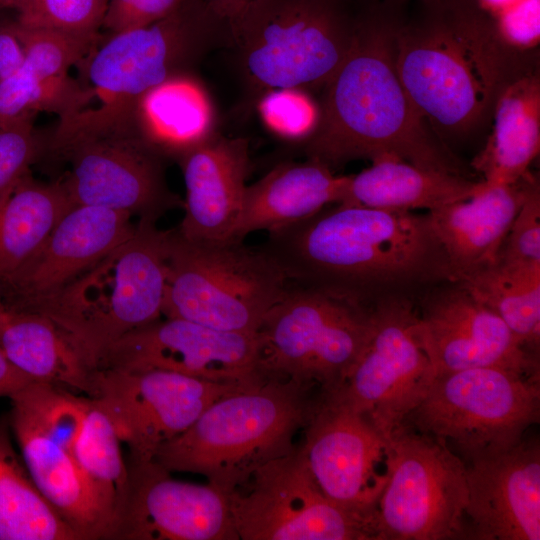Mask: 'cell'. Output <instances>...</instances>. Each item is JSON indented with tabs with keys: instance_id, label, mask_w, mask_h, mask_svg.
<instances>
[{
	"instance_id": "cell-1",
	"label": "cell",
	"mask_w": 540,
	"mask_h": 540,
	"mask_svg": "<svg viewBox=\"0 0 540 540\" xmlns=\"http://www.w3.org/2000/svg\"><path fill=\"white\" fill-rule=\"evenodd\" d=\"M262 249L288 283L366 305L455 283L428 213L338 204L269 232Z\"/></svg>"
},
{
	"instance_id": "cell-2",
	"label": "cell",
	"mask_w": 540,
	"mask_h": 540,
	"mask_svg": "<svg viewBox=\"0 0 540 540\" xmlns=\"http://www.w3.org/2000/svg\"><path fill=\"white\" fill-rule=\"evenodd\" d=\"M399 19L392 10L376 8L358 15L350 50L324 87L306 155L329 168L393 157L464 176L463 165L418 113L399 77Z\"/></svg>"
},
{
	"instance_id": "cell-3",
	"label": "cell",
	"mask_w": 540,
	"mask_h": 540,
	"mask_svg": "<svg viewBox=\"0 0 540 540\" xmlns=\"http://www.w3.org/2000/svg\"><path fill=\"white\" fill-rule=\"evenodd\" d=\"M422 2L415 18L399 19L397 71L433 132L463 138L485 124L504 86L527 70L476 0Z\"/></svg>"
},
{
	"instance_id": "cell-4",
	"label": "cell",
	"mask_w": 540,
	"mask_h": 540,
	"mask_svg": "<svg viewBox=\"0 0 540 540\" xmlns=\"http://www.w3.org/2000/svg\"><path fill=\"white\" fill-rule=\"evenodd\" d=\"M322 393L291 380L266 379L209 405L154 461L170 472L207 478L227 495L262 465L291 453Z\"/></svg>"
},
{
	"instance_id": "cell-5",
	"label": "cell",
	"mask_w": 540,
	"mask_h": 540,
	"mask_svg": "<svg viewBox=\"0 0 540 540\" xmlns=\"http://www.w3.org/2000/svg\"><path fill=\"white\" fill-rule=\"evenodd\" d=\"M167 238L155 219L140 218L124 243L25 311L51 319L95 370L112 343L161 318Z\"/></svg>"
},
{
	"instance_id": "cell-6",
	"label": "cell",
	"mask_w": 540,
	"mask_h": 540,
	"mask_svg": "<svg viewBox=\"0 0 540 540\" xmlns=\"http://www.w3.org/2000/svg\"><path fill=\"white\" fill-rule=\"evenodd\" d=\"M135 106L102 103L59 117L49 147L70 164L62 184L73 205L157 220L179 204L166 183L165 157L143 134Z\"/></svg>"
},
{
	"instance_id": "cell-7",
	"label": "cell",
	"mask_w": 540,
	"mask_h": 540,
	"mask_svg": "<svg viewBox=\"0 0 540 540\" xmlns=\"http://www.w3.org/2000/svg\"><path fill=\"white\" fill-rule=\"evenodd\" d=\"M347 0H250L230 21L232 44L255 90L324 88L352 45Z\"/></svg>"
},
{
	"instance_id": "cell-8",
	"label": "cell",
	"mask_w": 540,
	"mask_h": 540,
	"mask_svg": "<svg viewBox=\"0 0 540 540\" xmlns=\"http://www.w3.org/2000/svg\"><path fill=\"white\" fill-rule=\"evenodd\" d=\"M162 316L216 330L256 333L288 281L262 249L243 240H191L168 230Z\"/></svg>"
},
{
	"instance_id": "cell-9",
	"label": "cell",
	"mask_w": 540,
	"mask_h": 540,
	"mask_svg": "<svg viewBox=\"0 0 540 540\" xmlns=\"http://www.w3.org/2000/svg\"><path fill=\"white\" fill-rule=\"evenodd\" d=\"M371 329V305L288 283L256 332L259 370L265 379L332 393L352 370Z\"/></svg>"
},
{
	"instance_id": "cell-10",
	"label": "cell",
	"mask_w": 540,
	"mask_h": 540,
	"mask_svg": "<svg viewBox=\"0 0 540 540\" xmlns=\"http://www.w3.org/2000/svg\"><path fill=\"white\" fill-rule=\"evenodd\" d=\"M540 422V375L481 367L436 376L408 427L443 440L468 464L517 445Z\"/></svg>"
},
{
	"instance_id": "cell-11",
	"label": "cell",
	"mask_w": 540,
	"mask_h": 540,
	"mask_svg": "<svg viewBox=\"0 0 540 540\" xmlns=\"http://www.w3.org/2000/svg\"><path fill=\"white\" fill-rule=\"evenodd\" d=\"M8 398L12 436L37 489L78 540H110L111 523L73 453L85 396L33 381Z\"/></svg>"
},
{
	"instance_id": "cell-12",
	"label": "cell",
	"mask_w": 540,
	"mask_h": 540,
	"mask_svg": "<svg viewBox=\"0 0 540 540\" xmlns=\"http://www.w3.org/2000/svg\"><path fill=\"white\" fill-rule=\"evenodd\" d=\"M221 44H232L228 20L207 0H185L150 25L99 41L84 59L90 90L102 103L135 105L151 88L191 73L207 52Z\"/></svg>"
},
{
	"instance_id": "cell-13",
	"label": "cell",
	"mask_w": 540,
	"mask_h": 540,
	"mask_svg": "<svg viewBox=\"0 0 540 540\" xmlns=\"http://www.w3.org/2000/svg\"><path fill=\"white\" fill-rule=\"evenodd\" d=\"M376 506L377 540L466 539V464L441 439L401 427Z\"/></svg>"
},
{
	"instance_id": "cell-14",
	"label": "cell",
	"mask_w": 540,
	"mask_h": 540,
	"mask_svg": "<svg viewBox=\"0 0 540 540\" xmlns=\"http://www.w3.org/2000/svg\"><path fill=\"white\" fill-rule=\"evenodd\" d=\"M239 540H377L373 516L327 498L298 445L228 494Z\"/></svg>"
},
{
	"instance_id": "cell-15",
	"label": "cell",
	"mask_w": 540,
	"mask_h": 540,
	"mask_svg": "<svg viewBox=\"0 0 540 540\" xmlns=\"http://www.w3.org/2000/svg\"><path fill=\"white\" fill-rule=\"evenodd\" d=\"M369 339L343 383L329 394L362 414L386 438L400 429L427 394L435 374L415 331L409 297L372 305Z\"/></svg>"
},
{
	"instance_id": "cell-16",
	"label": "cell",
	"mask_w": 540,
	"mask_h": 540,
	"mask_svg": "<svg viewBox=\"0 0 540 540\" xmlns=\"http://www.w3.org/2000/svg\"><path fill=\"white\" fill-rule=\"evenodd\" d=\"M247 386L162 370L98 368L89 397L127 445L130 462L141 463L153 461L162 444L186 430L214 401Z\"/></svg>"
},
{
	"instance_id": "cell-17",
	"label": "cell",
	"mask_w": 540,
	"mask_h": 540,
	"mask_svg": "<svg viewBox=\"0 0 540 540\" xmlns=\"http://www.w3.org/2000/svg\"><path fill=\"white\" fill-rule=\"evenodd\" d=\"M162 370L211 382L252 385L266 379L256 333L216 330L181 318H159L112 343L96 369Z\"/></svg>"
},
{
	"instance_id": "cell-18",
	"label": "cell",
	"mask_w": 540,
	"mask_h": 540,
	"mask_svg": "<svg viewBox=\"0 0 540 540\" xmlns=\"http://www.w3.org/2000/svg\"><path fill=\"white\" fill-rule=\"evenodd\" d=\"M302 433L301 452L324 495L376 519L377 502L390 476L391 439L325 393Z\"/></svg>"
},
{
	"instance_id": "cell-19",
	"label": "cell",
	"mask_w": 540,
	"mask_h": 540,
	"mask_svg": "<svg viewBox=\"0 0 540 540\" xmlns=\"http://www.w3.org/2000/svg\"><path fill=\"white\" fill-rule=\"evenodd\" d=\"M437 291L416 310L414 331L435 377L455 371L497 367L540 375L504 321L459 283Z\"/></svg>"
},
{
	"instance_id": "cell-20",
	"label": "cell",
	"mask_w": 540,
	"mask_h": 540,
	"mask_svg": "<svg viewBox=\"0 0 540 540\" xmlns=\"http://www.w3.org/2000/svg\"><path fill=\"white\" fill-rule=\"evenodd\" d=\"M128 492L111 540H239L228 495L183 482L157 462H130Z\"/></svg>"
},
{
	"instance_id": "cell-21",
	"label": "cell",
	"mask_w": 540,
	"mask_h": 540,
	"mask_svg": "<svg viewBox=\"0 0 540 540\" xmlns=\"http://www.w3.org/2000/svg\"><path fill=\"white\" fill-rule=\"evenodd\" d=\"M131 217L104 207L73 205L38 252L0 283L3 304L26 310L60 290L132 235Z\"/></svg>"
},
{
	"instance_id": "cell-22",
	"label": "cell",
	"mask_w": 540,
	"mask_h": 540,
	"mask_svg": "<svg viewBox=\"0 0 540 540\" xmlns=\"http://www.w3.org/2000/svg\"><path fill=\"white\" fill-rule=\"evenodd\" d=\"M466 480V539H540L538 438L466 464Z\"/></svg>"
},
{
	"instance_id": "cell-23",
	"label": "cell",
	"mask_w": 540,
	"mask_h": 540,
	"mask_svg": "<svg viewBox=\"0 0 540 540\" xmlns=\"http://www.w3.org/2000/svg\"><path fill=\"white\" fill-rule=\"evenodd\" d=\"M176 159L186 190L176 230L191 240L232 239L247 186V140L213 132Z\"/></svg>"
},
{
	"instance_id": "cell-24",
	"label": "cell",
	"mask_w": 540,
	"mask_h": 540,
	"mask_svg": "<svg viewBox=\"0 0 540 540\" xmlns=\"http://www.w3.org/2000/svg\"><path fill=\"white\" fill-rule=\"evenodd\" d=\"M535 180L513 184L481 181L466 200L428 211L449 261L455 283L494 265L511 224Z\"/></svg>"
},
{
	"instance_id": "cell-25",
	"label": "cell",
	"mask_w": 540,
	"mask_h": 540,
	"mask_svg": "<svg viewBox=\"0 0 540 540\" xmlns=\"http://www.w3.org/2000/svg\"><path fill=\"white\" fill-rule=\"evenodd\" d=\"M345 176L308 159L276 166L244 193L241 214L232 239L244 240L257 231L273 232L316 214L341 200Z\"/></svg>"
},
{
	"instance_id": "cell-26",
	"label": "cell",
	"mask_w": 540,
	"mask_h": 540,
	"mask_svg": "<svg viewBox=\"0 0 540 540\" xmlns=\"http://www.w3.org/2000/svg\"><path fill=\"white\" fill-rule=\"evenodd\" d=\"M481 181L465 176L416 166L404 160L383 157L355 175L345 176L338 204L377 209L427 212L466 200L479 189Z\"/></svg>"
},
{
	"instance_id": "cell-27",
	"label": "cell",
	"mask_w": 540,
	"mask_h": 540,
	"mask_svg": "<svg viewBox=\"0 0 540 540\" xmlns=\"http://www.w3.org/2000/svg\"><path fill=\"white\" fill-rule=\"evenodd\" d=\"M493 127L472 166L488 184H513L525 178L540 148V80L525 71L499 93Z\"/></svg>"
},
{
	"instance_id": "cell-28",
	"label": "cell",
	"mask_w": 540,
	"mask_h": 540,
	"mask_svg": "<svg viewBox=\"0 0 540 540\" xmlns=\"http://www.w3.org/2000/svg\"><path fill=\"white\" fill-rule=\"evenodd\" d=\"M0 349L34 381L88 397L92 393L94 370L59 327L43 314L4 305L0 312Z\"/></svg>"
},
{
	"instance_id": "cell-29",
	"label": "cell",
	"mask_w": 540,
	"mask_h": 540,
	"mask_svg": "<svg viewBox=\"0 0 540 540\" xmlns=\"http://www.w3.org/2000/svg\"><path fill=\"white\" fill-rule=\"evenodd\" d=\"M135 112L143 134L164 157L177 158L215 132L211 100L191 73L148 90Z\"/></svg>"
},
{
	"instance_id": "cell-30",
	"label": "cell",
	"mask_w": 540,
	"mask_h": 540,
	"mask_svg": "<svg viewBox=\"0 0 540 540\" xmlns=\"http://www.w3.org/2000/svg\"><path fill=\"white\" fill-rule=\"evenodd\" d=\"M72 206L62 182L42 183L29 174L0 197V283L38 252Z\"/></svg>"
},
{
	"instance_id": "cell-31",
	"label": "cell",
	"mask_w": 540,
	"mask_h": 540,
	"mask_svg": "<svg viewBox=\"0 0 540 540\" xmlns=\"http://www.w3.org/2000/svg\"><path fill=\"white\" fill-rule=\"evenodd\" d=\"M0 540H78L37 489L0 415Z\"/></svg>"
},
{
	"instance_id": "cell-32",
	"label": "cell",
	"mask_w": 540,
	"mask_h": 540,
	"mask_svg": "<svg viewBox=\"0 0 540 540\" xmlns=\"http://www.w3.org/2000/svg\"><path fill=\"white\" fill-rule=\"evenodd\" d=\"M496 313L532 356L540 348V266L496 262L458 282Z\"/></svg>"
},
{
	"instance_id": "cell-33",
	"label": "cell",
	"mask_w": 540,
	"mask_h": 540,
	"mask_svg": "<svg viewBox=\"0 0 540 540\" xmlns=\"http://www.w3.org/2000/svg\"><path fill=\"white\" fill-rule=\"evenodd\" d=\"M120 442L105 412L92 398L85 396L82 425L73 453L81 473L111 523V538L129 483L128 464L124 462Z\"/></svg>"
},
{
	"instance_id": "cell-34",
	"label": "cell",
	"mask_w": 540,
	"mask_h": 540,
	"mask_svg": "<svg viewBox=\"0 0 540 540\" xmlns=\"http://www.w3.org/2000/svg\"><path fill=\"white\" fill-rule=\"evenodd\" d=\"M93 96L69 76L42 78L21 67L0 80V126L32 121L39 112L61 117L85 108Z\"/></svg>"
},
{
	"instance_id": "cell-35",
	"label": "cell",
	"mask_w": 540,
	"mask_h": 540,
	"mask_svg": "<svg viewBox=\"0 0 540 540\" xmlns=\"http://www.w3.org/2000/svg\"><path fill=\"white\" fill-rule=\"evenodd\" d=\"M24 51L23 68L42 78L68 76L100 41L99 35H81L56 29L12 24Z\"/></svg>"
},
{
	"instance_id": "cell-36",
	"label": "cell",
	"mask_w": 540,
	"mask_h": 540,
	"mask_svg": "<svg viewBox=\"0 0 540 540\" xmlns=\"http://www.w3.org/2000/svg\"><path fill=\"white\" fill-rule=\"evenodd\" d=\"M108 0H25L18 23L81 35H99Z\"/></svg>"
},
{
	"instance_id": "cell-37",
	"label": "cell",
	"mask_w": 540,
	"mask_h": 540,
	"mask_svg": "<svg viewBox=\"0 0 540 540\" xmlns=\"http://www.w3.org/2000/svg\"><path fill=\"white\" fill-rule=\"evenodd\" d=\"M258 110L264 124L288 140L307 139L320 118V108L299 88H278L263 93Z\"/></svg>"
},
{
	"instance_id": "cell-38",
	"label": "cell",
	"mask_w": 540,
	"mask_h": 540,
	"mask_svg": "<svg viewBox=\"0 0 540 540\" xmlns=\"http://www.w3.org/2000/svg\"><path fill=\"white\" fill-rule=\"evenodd\" d=\"M497 262L540 266V191L536 181L511 224Z\"/></svg>"
},
{
	"instance_id": "cell-39",
	"label": "cell",
	"mask_w": 540,
	"mask_h": 540,
	"mask_svg": "<svg viewBox=\"0 0 540 540\" xmlns=\"http://www.w3.org/2000/svg\"><path fill=\"white\" fill-rule=\"evenodd\" d=\"M39 151L31 120L0 126V197L29 174Z\"/></svg>"
},
{
	"instance_id": "cell-40",
	"label": "cell",
	"mask_w": 540,
	"mask_h": 540,
	"mask_svg": "<svg viewBox=\"0 0 540 540\" xmlns=\"http://www.w3.org/2000/svg\"><path fill=\"white\" fill-rule=\"evenodd\" d=\"M185 0H108L102 27L109 34L150 25L174 12Z\"/></svg>"
},
{
	"instance_id": "cell-41",
	"label": "cell",
	"mask_w": 540,
	"mask_h": 540,
	"mask_svg": "<svg viewBox=\"0 0 540 540\" xmlns=\"http://www.w3.org/2000/svg\"><path fill=\"white\" fill-rule=\"evenodd\" d=\"M540 0H518L492 19L501 39L516 50H527L540 40Z\"/></svg>"
},
{
	"instance_id": "cell-42",
	"label": "cell",
	"mask_w": 540,
	"mask_h": 540,
	"mask_svg": "<svg viewBox=\"0 0 540 540\" xmlns=\"http://www.w3.org/2000/svg\"><path fill=\"white\" fill-rule=\"evenodd\" d=\"M24 64L22 45L10 26L0 27V80L16 73Z\"/></svg>"
},
{
	"instance_id": "cell-43",
	"label": "cell",
	"mask_w": 540,
	"mask_h": 540,
	"mask_svg": "<svg viewBox=\"0 0 540 540\" xmlns=\"http://www.w3.org/2000/svg\"><path fill=\"white\" fill-rule=\"evenodd\" d=\"M33 381L17 369L0 349V397H9Z\"/></svg>"
},
{
	"instance_id": "cell-44",
	"label": "cell",
	"mask_w": 540,
	"mask_h": 540,
	"mask_svg": "<svg viewBox=\"0 0 540 540\" xmlns=\"http://www.w3.org/2000/svg\"><path fill=\"white\" fill-rule=\"evenodd\" d=\"M250 0H207L211 8L222 18L230 21Z\"/></svg>"
},
{
	"instance_id": "cell-45",
	"label": "cell",
	"mask_w": 540,
	"mask_h": 540,
	"mask_svg": "<svg viewBox=\"0 0 540 540\" xmlns=\"http://www.w3.org/2000/svg\"><path fill=\"white\" fill-rule=\"evenodd\" d=\"M479 6L492 17L512 6L518 0H476Z\"/></svg>"
},
{
	"instance_id": "cell-46",
	"label": "cell",
	"mask_w": 540,
	"mask_h": 540,
	"mask_svg": "<svg viewBox=\"0 0 540 540\" xmlns=\"http://www.w3.org/2000/svg\"><path fill=\"white\" fill-rule=\"evenodd\" d=\"M25 0H0V7H11L18 10H21Z\"/></svg>"
},
{
	"instance_id": "cell-47",
	"label": "cell",
	"mask_w": 540,
	"mask_h": 540,
	"mask_svg": "<svg viewBox=\"0 0 540 540\" xmlns=\"http://www.w3.org/2000/svg\"><path fill=\"white\" fill-rule=\"evenodd\" d=\"M3 307H4V304H3L2 298H1V296H0V312H1V310H2Z\"/></svg>"
}]
</instances>
